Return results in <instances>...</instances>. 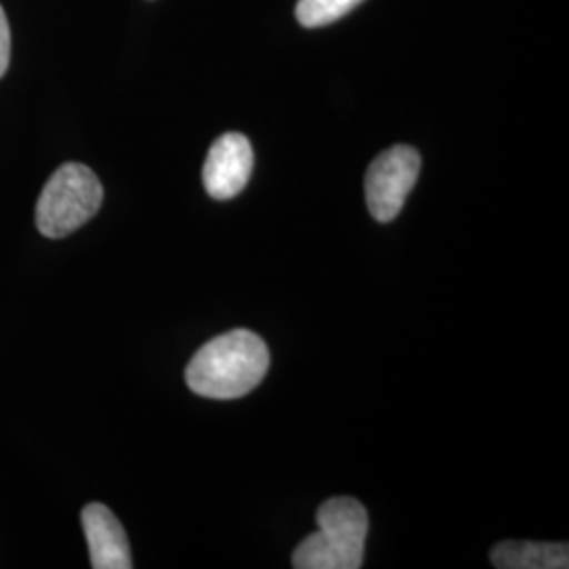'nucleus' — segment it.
<instances>
[{
    "label": "nucleus",
    "mask_w": 569,
    "mask_h": 569,
    "mask_svg": "<svg viewBox=\"0 0 569 569\" xmlns=\"http://www.w3.org/2000/svg\"><path fill=\"white\" fill-rule=\"evenodd\" d=\"M270 352L249 329H232L213 338L186 367V385L207 399H239L264 380Z\"/></svg>",
    "instance_id": "1"
},
{
    "label": "nucleus",
    "mask_w": 569,
    "mask_h": 569,
    "mask_svg": "<svg viewBox=\"0 0 569 569\" xmlns=\"http://www.w3.org/2000/svg\"><path fill=\"white\" fill-rule=\"evenodd\" d=\"M319 531L296 549V569H359L363 566L369 517L355 498H331L317 512Z\"/></svg>",
    "instance_id": "2"
},
{
    "label": "nucleus",
    "mask_w": 569,
    "mask_h": 569,
    "mask_svg": "<svg viewBox=\"0 0 569 569\" xmlns=\"http://www.w3.org/2000/svg\"><path fill=\"white\" fill-rule=\"evenodd\" d=\"M102 201V182L87 164H61L37 203L39 232L49 239L68 237L100 211Z\"/></svg>",
    "instance_id": "3"
},
{
    "label": "nucleus",
    "mask_w": 569,
    "mask_h": 569,
    "mask_svg": "<svg viewBox=\"0 0 569 569\" xmlns=\"http://www.w3.org/2000/svg\"><path fill=\"white\" fill-rule=\"evenodd\" d=\"M420 167V152L403 143L376 157L366 176L367 207L373 220L387 224L401 213L409 192L418 182Z\"/></svg>",
    "instance_id": "4"
},
{
    "label": "nucleus",
    "mask_w": 569,
    "mask_h": 569,
    "mask_svg": "<svg viewBox=\"0 0 569 569\" xmlns=\"http://www.w3.org/2000/svg\"><path fill=\"white\" fill-rule=\"evenodd\" d=\"M253 171V148L241 133L220 136L207 152L203 183L216 201H230L241 194Z\"/></svg>",
    "instance_id": "5"
},
{
    "label": "nucleus",
    "mask_w": 569,
    "mask_h": 569,
    "mask_svg": "<svg viewBox=\"0 0 569 569\" xmlns=\"http://www.w3.org/2000/svg\"><path fill=\"white\" fill-rule=\"evenodd\" d=\"M82 531L89 545L91 568L131 569V549L121 521L103 505H87L81 512Z\"/></svg>",
    "instance_id": "6"
},
{
    "label": "nucleus",
    "mask_w": 569,
    "mask_h": 569,
    "mask_svg": "<svg viewBox=\"0 0 569 569\" xmlns=\"http://www.w3.org/2000/svg\"><path fill=\"white\" fill-rule=\"evenodd\" d=\"M491 563L498 569H566L569 547L566 542H500L491 550Z\"/></svg>",
    "instance_id": "7"
},
{
    "label": "nucleus",
    "mask_w": 569,
    "mask_h": 569,
    "mask_svg": "<svg viewBox=\"0 0 569 569\" xmlns=\"http://www.w3.org/2000/svg\"><path fill=\"white\" fill-rule=\"evenodd\" d=\"M363 0H298L296 18L306 28H321L342 20Z\"/></svg>",
    "instance_id": "8"
},
{
    "label": "nucleus",
    "mask_w": 569,
    "mask_h": 569,
    "mask_svg": "<svg viewBox=\"0 0 569 569\" xmlns=\"http://www.w3.org/2000/svg\"><path fill=\"white\" fill-rule=\"evenodd\" d=\"M11 60V30H9V21L0 7V79L4 77L7 68Z\"/></svg>",
    "instance_id": "9"
}]
</instances>
